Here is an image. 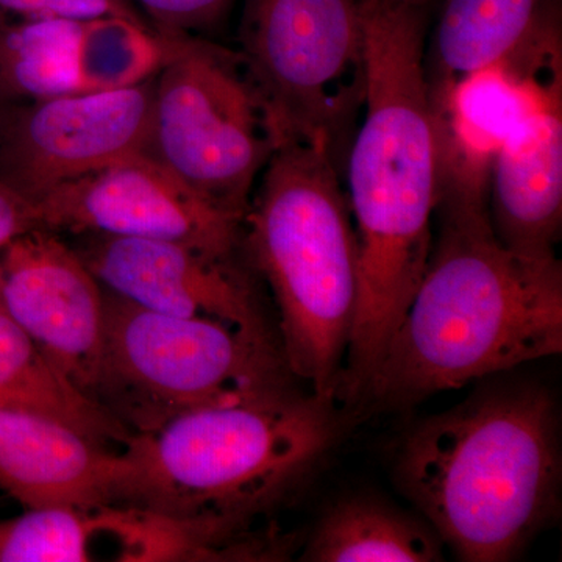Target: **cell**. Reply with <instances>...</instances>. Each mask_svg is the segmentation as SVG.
<instances>
[{"label": "cell", "instance_id": "cell-1", "mask_svg": "<svg viewBox=\"0 0 562 562\" xmlns=\"http://www.w3.org/2000/svg\"><path fill=\"white\" fill-rule=\"evenodd\" d=\"M425 7L369 0L366 94L347 149L360 291L338 397L362 402L427 271L438 203Z\"/></svg>", "mask_w": 562, "mask_h": 562}, {"label": "cell", "instance_id": "cell-2", "mask_svg": "<svg viewBox=\"0 0 562 562\" xmlns=\"http://www.w3.org/2000/svg\"><path fill=\"white\" fill-rule=\"evenodd\" d=\"M439 238L362 403L409 408L562 351V266L503 246L490 213H438Z\"/></svg>", "mask_w": 562, "mask_h": 562}, {"label": "cell", "instance_id": "cell-3", "mask_svg": "<svg viewBox=\"0 0 562 562\" xmlns=\"http://www.w3.org/2000/svg\"><path fill=\"white\" fill-rule=\"evenodd\" d=\"M394 482L465 562H505L560 513V419L541 383L502 380L406 432Z\"/></svg>", "mask_w": 562, "mask_h": 562}, {"label": "cell", "instance_id": "cell-4", "mask_svg": "<svg viewBox=\"0 0 562 562\" xmlns=\"http://www.w3.org/2000/svg\"><path fill=\"white\" fill-rule=\"evenodd\" d=\"M338 398L276 387L203 406L135 435L127 505L243 531L319 465L338 438Z\"/></svg>", "mask_w": 562, "mask_h": 562}, {"label": "cell", "instance_id": "cell-5", "mask_svg": "<svg viewBox=\"0 0 562 562\" xmlns=\"http://www.w3.org/2000/svg\"><path fill=\"white\" fill-rule=\"evenodd\" d=\"M243 221V246L279 310L294 379L338 398L360 291L357 233L341 166L290 140L273 150Z\"/></svg>", "mask_w": 562, "mask_h": 562}, {"label": "cell", "instance_id": "cell-6", "mask_svg": "<svg viewBox=\"0 0 562 562\" xmlns=\"http://www.w3.org/2000/svg\"><path fill=\"white\" fill-rule=\"evenodd\" d=\"M294 379L268 336L203 317L150 312L105 291L101 368L92 397L132 435L173 417L286 386Z\"/></svg>", "mask_w": 562, "mask_h": 562}, {"label": "cell", "instance_id": "cell-7", "mask_svg": "<svg viewBox=\"0 0 562 562\" xmlns=\"http://www.w3.org/2000/svg\"><path fill=\"white\" fill-rule=\"evenodd\" d=\"M277 146L271 113L241 54L172 32L171 55L154 81L151 157L244 221Z\"/></svg>", "mask_w": 562, "mask_h": 562}, {"label": "cell", "instance_id": "cell-8", "mask_svg": "<svg viewBox=\"0 0 562 562\" xmlns=\"http://www.w3.org/2000/svg\"><path fill=\"white\" fill-rule=\"evenodd\" d=\"M368 2L247 0L239 54L279 146L312 144L342 166L364 102Z\"/></svg>", "mask_w": 562, "mask_h": 562}, {"label": "cell", "instance_id": "cell-9", "mask_svg": "<svg viewBox=\"0 0 562 562\" xmlns=\"http://www.w3.org/2000/svg\"><path fill=\"white\" fill-rule=\"evenodd\" d=\"M561 31L547 10L501 61L453 81L428 85L435 132L436 211H487L492 162L516 125L562 90Z\"/></svg>", "mask_w": 562, "mask_h": 562}, {"label": "cell", "instance_id": "cell-10", "mask_svg": "<svg viewBox=\"0 0 562 562\" xmlns=\"http://www.w3.org/2000/svg\"><path fill=\"white\" fill-rule=\"evenodd\" d=\"M154 80L0 110V183L32 203L68 181L149 154Z\"/></svg>", "mask_w": 562, "mask_h": 562}, {"label": "cell", "instance_id": "cell-11", "mask_svg": "<svg viewBox=\"0 0 562 562\" xmlns=\"http://www.w3.org/2000/svg\"><path fill=\"white\" fill-rule=\"evenodd\" d=\"M41 228L157 239L235 257L243 221L191 190L150 154L132 155L33 202Z\"/></svg>", "mask_w": 562, "mask_h": 562}, {"label": "cell", "instance_id": "cell-12", "mask_svg": "<svg viewBox=\"0 0 562 562\" xmlns=\"http://www.w3.org/2000/svg\"><path fill=\"white\" fill-rule=\"evenodd\" d=\"M3 312L81 392L92 397L101 368L105 290L76 247L47 228L0 250Z\"/></svg>", "mask_w": 562, "mask_h": 562}, {"label": "cell", "instance_id": "cell-13", "mask_svg": "<svg viewBox=\"0 0 562 562\" xmlns=\"http://www.w3.org/2000/svg\"><path fill=\"white\" fill-rule=\"evenodd\" d=\"M77 247L103 290L180 317H203L272 338L260 302L235 257L172 241L85 235Z\"/></svg>", "mask_w": 562, "mask_h": 562}, {"label": "cell", "instance_id": "cell-14", "mask_svg": "<svg viewBox=\"0 0 562 562\" xmlns=\"http://www.w3.org/2000/svg\"><path fill=\"white\" fill-rule=\"evenodd\" d=\"M135 465L70 425L0 406V491L25 509L127 505Z\"/></svg>", "mask_w": 562, "mask_h": 562}, {"label": "cell", "instance_id": "cell-15", "mask_svg": "<svg viewBox=\"0 0 562 562\" xmlns=\"http://www.w3.org/2000/svg\"><path fill=\"white\" fill-rule=\"evenodd\" d=\"M191 532L138 508L47 506L0 520V562L184 561Z\"/></svg>", "mask_w": 562, "mask_h": 562}, {"label": "cell", "instance_id": "cell-16", "mask_svg": "<svg viewBox=\"0 0 562 562\" xmlns=\"http://www.w3.org/2000/svg\"><path fill=\"white\" fill-rule=\"evenodd\" d=\"M487 213L503 246L557 257L562 222V90L524 117L492 162Z\"/></svg>", "mask_w": 562, "mask_h": 562}, {"label": "cell", "instance_id": "cell-17", "mask_svg": "<svg viewBox=\"0 0 562 562\" xmlns=\"http://www.w3.org/2000/svg\"><path fill=\"white\" fill-rule=\"evenodd\" d=\"M441 539L427 522L369 494L341 497L322 514L301 561L435 562Z\"/></svg>", "mask_w": 562, "mask_h": 562}, {"label": "cell", "instance_id": "cell-18", "mask_svg": "<svg viewBox=\"0 0 562 562\" xmlns=\"http://www.w3.org/2000/svg\"><path fill=\"white\" fill-rule=\"evenodd\" d=\"M0 406L44 414L105 446L125 449L135 436L70 382L5 312H0Z\"/></svg>", "mask_w": 562, "mask_h": 562}, {"label": "cell", "instance_id": "cell-19", "mask_svg": "<svg viewBox=\"0 0 562 562\" xmlns=\"http://www.w3.org/2000/svg\"><path fill=\"white\" fill-rule=\"evenodd\" d=\"M546 0H446L430 50L428 85L486 68L512 54L550 9Z\"/></svg>", "mask_w": 562, "mask_h": 562}, {"label": "cell", "instance_id": "cell-20", "mask_svg": "<svg viewBox=\"0 0 562 562\" xmlns=\"http://www.w3.org/2000/svg\"><path fill=\"white\" fill-rule=\"evenodd\" d=\"M81 22H0V103L46 101L81 92Z\"/></svg>", "mask_w": 562, "mask_h": 562}, {"label": "cell", "instance_id": "cell-21", "mask_svg": "<svg viewBox=\"0 0 562 562\" xmlns=\"http://www.w3.org/2000/svg\"><path fill=\"white\" fill-rule=\"evenodd\" d=\"M171 49L172 32L147 21L105 16L81 22L77 46L81 92L127 90L154 80Z\"/></svg>", "mask_w": 562, "mask_h": 562}, {"label": "cell", "instance_id": "cell-22", "mask_svg": "<svg viewBox=\"0 0 562 562\" xmlns=\"http://www.w3.org/2000/svg\"><path fill=\"white\" fill-rule=\"evenodd\" d=\"M105 16L146 21L132 0H0V22L66 20L85 22Z\"/></svg>", "mask_w": 562, "mask_h": 562}, {"label": "cell", "instance_id": "cell-23", "mask_svg": "<svg viewBox=\"0 0 562 562\" xmlns=\"http://www.w3.org/2000/svg\"><path fill=\"white\" fill-rule=\"evenodd\" d=\"M155 27L192 33L220 22L233 0H138Z\"/></svg>", "mask_w": 562, "mask_h": 562}, {"label": "cell", "instance_id": "cell-24", "mask_svg": "<svg viewBox=\"0 0 562 562\" xmlns=\"http://www.w3.org/2000/svg\"><path fill=\"white\" fill-rule=\"evenodd\" d=\"M33 228H41L35 205L0 183V250Z\"/></svg>", "mask_w": 562, "mask_h": 562}, {"label": "cell", "instance_id": "cell-25", "mask_svg": "<svg viewBox=\"0 0 562 562\" xmlns=\"http://www.w3.org/2000/svg\"><path fill=\"white\" fill-rule=\"evenodd\" d=\"M402 2L412 3V5L427 7L431 0H402Z\"/></svg>", "mask_w": 562, "mask_h": 562}, {"label": "cell", "instance_id": "cell-26", "mask_svg": "<svg viewBox=\"0 0 562 562\" xmlns=\"http://www.w3.org/2000/svg\"><path fill=\"white\" fill-rule=\"evenodd\" d=\"M2 288H3V273H2V265H0V312H3V306H2Z\"/></svg>", "mask_w": 562, "mask_h": 562}]
</instances>
